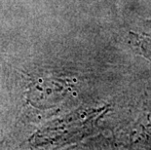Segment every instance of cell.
<instances>
[{"label":"cell","instance_id":"6da1fadb","mask_svg":"<svg viewBox=\"0 0 151 150\" xmlns=\"http://www.w3.org/2000/svg\"><path fill=\"white\" fill-rule=\"evenodd\" d=\"M142 48H143V51L145 52V54H147V57L151 59V41L149 40V42H147V44L142 46Z\"/></svg>","mask_w":151,"mask_h":150}]
</instances>
